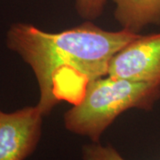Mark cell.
Wrapping results in <instances>:
<instances>
[{
    "instance_id": "obj_1",
    "label": "cell",
    "mask_w": 160,
    "mask_h": 160,
    "mask_svg": "<svg viewBox=\"0 0 160 160\" xmlns=\"http://www.w3.org/2000/svg\"><path fill=\"white\" fill-rule=\"evenodd\" d=\"M139 35L105 30L90 21L59 32L17 22L6 43L32 69L39 89L37 107L46 116L62 102H78L92 81L108 76L115 54Z\"/></svg>"
},
{
    "instance_id": "obj_2",
    "label": "cell",
    "mask_w": 160,
    "mask_h": 160,
    "mask_svg": "<svg viewBox=\"0 0 160 160\" xmlns=\"http://www.w3.org/2000/svg\"><path fill=\"white\" fill-rule=\"evenodd\" d=\"M159 97L158 85L105 76L87 86L82 99L64 114V126L72 133L100 142L119 115L131 109L149 110Z\"/></svg>"
},
{
    "instance_id": "obj_3",
    "label": "cell",
    "mask_w": 160,
    "mask_h": 160,
    "mask_svg": "<svg viewBox=\"0 0 160 160\" xmlns=\"http://www.w3.org/2000/svg\"><path fill=\"white\" fill-rule=\"evenodd\" d=\"M44 115L36 106L0 110V160H26L41 138Z\"/></svg>"
},
{
    "instance_id": "obj_4",
    "label": "cell",
    "mask_w": 160,
    "mask_h": 160,
    "mask_svg": "<svg viewBox=\"0 0 160 160\" xmlns=\"http://www.w3.org/2000/svg\"><path fill=\"white\" fill-rule=\"evenodd\" d=\"M108 76L160 86V33L139 35L111 59Z\"/></svg>"
},
{
    "instance_id": "obj_5",
    "label": "cell",
    "mask_w": 160,
    "mask_h": 160,
    "mask_svg": "<svg viewBox=\"0 0 160 160\" xmlns=\"http://www.w3.org/2000/svg\"><path fill=\"white\" fill-rule=\"evenodd\" d=\"M114 18L123 29L140 34L149 25H160V0H112Z\"/></svg>"
},
{
    "instance_id": "obj_6",
    "label": "cell",
    "mask_w": 160,
    "mask_h": 160,
    "mask_svg": "<svg viewBox=\"0 0 160 160\" xmlns=\"http://www.w3.org/2000/svg\"><path fill=\"white\" fill-rule=\"evenodd\" d=\"M82 158L83 160H126L112 146L100 142L85 145L82 149Z\"/></svg>"
},
{
    "instance_id": "obj_7",
    "label": "cell",
    "mask_w": 160,
    "mask_h": 160,
    "mask_svg": "<svg viewBox=\"0 0 160 160\" xmlns=\"http://www.w3.org/2000/svg\"><path fill=\"white\" fill-rule=\"evenodd\" d=\"M107 3V0H76V10L80 17L86 21H93L99 18Z\"/></svg>"
}]
</instances>
